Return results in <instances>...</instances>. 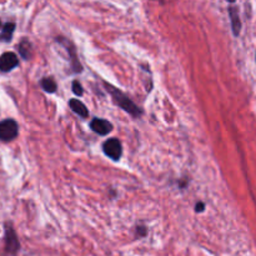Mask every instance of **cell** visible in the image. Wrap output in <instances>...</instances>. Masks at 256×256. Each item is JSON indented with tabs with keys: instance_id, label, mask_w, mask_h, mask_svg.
Instances as JSON below:
<instances>
[{
	"instance_id": "6da1fadb",
	"label": "cell",
	"mask_w": 256,
	"mask_h": 256,
	"mask_svg": "<svg viewBox=\"0 0 256 256\" xmlns=\"http://www.w3.org/2000/svg\"><path fill=\"white\" fill-rule=\"evenodd\" d=\"M105 86H106L108 92L112 94V100H114L115 104L119 105L122 110H125L126 112H129V114L134 118H139L140 115L142 114V112L140 110V108L138 106V105L135 104L132 100H130L129 98L124 94V92H120V90L116 89V88L112 86L110 84H105Z\"/></svg>"
},
{
	"instance_id": "7a4b0ae2",
	"label": "cell",
	"mask_w": 256,
	"mask_h": 256,
	"mask_svg": "<svg viewBox=\"0 0 256 256\" xmlns=\"http://www.w3.org/2000/svg\"><path fill=\"white\" fill-rule=\"evenodd\" d=\"M20 250V242L16 232L10 224H5V252L8 255H18Z\"/></svg>"
},
{
	"instance_id": "3957f363",
	"label": "cell",
	"mask_w": 256,
	"mask_h": 256,
	"mask_svg": "<svg viewBox=\"0 0 256 256\" xmlns=\"http://www.w3.org/2000/svg\"><path fill=\"white\" fill-rule=\"evenodd\" d=\"M19 134L18 124L12 119L4 120L0 122V140L2 142H12Z\"/></svg>"
},
{
	"instance_id": "277c9868",
	"label": "cell",
	"mask_w": 256,
	"mask_h": 256,
	"mask_svg": "<svg viewBox=\"0 0 256 256\" xmlns=\"http://www.w3.org/2000/svg\"><path fill=\"white\" fill-rule=\"evenodd\" d=\"M102 150L112 160H119L122 154V144H120V142L118 139L106 140L104 142V145H102Z\"/></svg>"
},
{
	"instance_id": "5b68a950",
	"label": "cell",
	"mask_w": 256,
	"mask_h": 256,
	"mask_svg": "<svg viewBox=\"0 0 256 256\" xmlns=\"http://www.w3.org/2000/svg\"><path fill=\"white\" fill-rule=\"evenodd\" d=\"M18 64H19V60H18V56L14 52H4V54L0 56V72H10V70H12L14 68H16Z\"/></svg>"
},
{
	"instance_id": "8992f818",
	"label": "cell",
	"mask_w": 256,
	"mask_h": 256,
	"mask_svg": "<svg viewBox=\"0 0 256 256\" xmlns=\"http://www.w3.org/2000/svg\"><path fill=\"white\" fill-rule=\"evenodd\" d=\"M90 128H92V132H95L99 135H108L112 130V125L110 124L108 120L98 119V118H95V119L92 120V122H90Z\"/></svg>"
},
{
	"instance_id": "52a82bcc",
	"label": "cell",
	"mask_w": 256,
	"mask_h": 256,
	"mask_svg": "<svg viewBox=\"0 0 256 256\" xmlns=\"http://www.w3.org/2000/svg\"><path fill=\"white\" fill-rule=\"evenodd\" d=\"M229 15H230V19H232V34H234L235 36H238V35L240 34V30H242V22H240L239 10H238V8L230 6L229 8Z\"/></svg>"
},
{
	"instance_id": "ba28073f",
	"label": "cell",
	"mask_w": 256,
	"mask_h": 256,
	"mask_svg": "<svg viewBox=\"0 0 256 256\" xmlns=\"http://www.w3.org/2000/svg\"><path fill=\"white\" fill-rule=\"evenodd\" d=\"M69 105L70 108H72V112H75V114H78L79 116L82 118H88V115H89V112H88V109L85 108V105L82 104V102H79L78 99H72L69 102Z\"/></svg>"
},
{
	"instance_id": "9c48e42d",
	"label": "cell",
	"mask_w": 256,
	"mask_h": 256,
	"mask_svg": "<svg viewBox=\"0 0 256 256\" xmlns=\"http://www.w3.org/2000/svg\"><path fill=\"white\" fill-rule=\"evenodd\" d=\"M15 30L14 22H6L4 26L2 28V32H0V42H10L12 38V32Z\"/></svg>"
},
{
	"instance_id": "30bf717a",
	"label": "cell",
	"mask_w": 256,
	"mask_h": 256,
	"mask_svg": "<svg viewBox=\"0 0 256 256\" xmlns=\"http://www.w3.org/2000/svg\"><path fill=\"white\" fill-rule=\"evenodd\" d=\"M19 52L24 59H30L32 56V45L26 39H24L19 44Z\"/></svg>"
},
{
	"instance_id": "8fae6325",
	"label": "cell",
	"mask_w": 256,
	"mask_h": 256,
	"mask_svg": "<svg viewBox=\"0 0 256 256\" xmlns=\"http://www.w3.org/2000/svg\"><path fill=\"white\" fill-rule=\"evenodd\" d=\"M42 88L46 92H56V82L50 78H44L42 80Z\"/></svg>"
},
{
	"instance_id": "7c38bea8",
	"label": "cell",
	"mask_w": 256,
	"mask_h": 256,
	"mask_svg": "<svg viewBox=\"0 0 256 256\" xmlns=\"http://www.w3.org/2000/svg\"><path fill=\"white\" fill-rule=\"evenodd\" d=\"M72 92H74L76 96H82V84H80L78 80H75V82H72Z\"/></svg>"
},
{
	"instance_id": "4fadbf2b",
	"label": "cell",
	"mask_w": 256,
	"mask_h": 256,
	"mask_svg": "<svg viewBox=\"0 0 256 256\" xmlns=\"http://www.w3.org/2000/svg\"><path fill=\"white\" fill-rule=\"evenodd\" d=\"M146 234H148V230H146V228H145V226H138L136 228V235L139 238L145 236Z\"/></svg>"
},
{
	"instance_id": "5bb4252c",
	"label": "cell",
	"mask_w": 256,
	"mask_h": 256,
	"mask_svg": "<svg viewBox=\"0 0 256 256\" xmlns=\"http://www.w3.org/2000/svg\"><path fill=\"white\" fill-rule=\"evenodd\" d=\"M204 210H205L204 202H198V204L195 205V212H202Z\"/></svg>"
},
{
	"instance_id": "9a60e30c",
	"label": "cell",
	"mask_w": 256,
	"mask_h": 256,
	"mask_svg": "<svg viewBox=\"0 0 256 256\" xmlns=\"http://www.w3.org/2000/svg\"><path fill=\"white\" fill-rule=\"evenodd\" d=\"M228 2H236V0H228Z\"/></svg>"
},
{
	"instance_id": "2e32d148",
	"label": "cell",
	"mask_w": 256,
	"mask_h": 256,
	"mask_svg": "<svg viewBox=\"0 0 256 256\" xmlns=\"http://www.w3.org/2000/svg\"><path fill=\"white\" fill-rule=\"evenodd\" d=\"M0 29H2V22H0Z\"/></svg>"
}]
</instances>
